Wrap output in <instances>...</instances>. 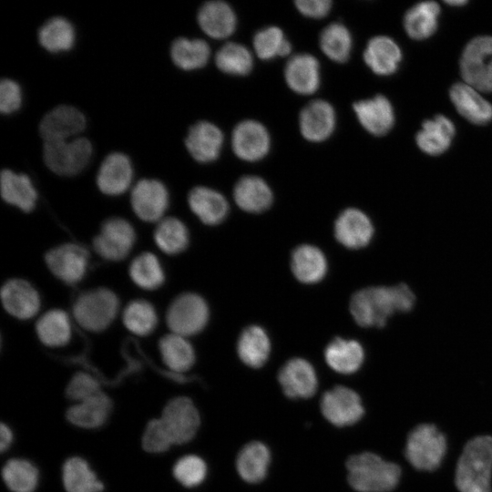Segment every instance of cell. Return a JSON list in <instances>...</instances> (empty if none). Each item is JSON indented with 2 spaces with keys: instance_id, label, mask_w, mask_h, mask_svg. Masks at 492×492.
Returning <instances> with one entry per match:
<instances>
[{
  "instance_id": "obj_25",
  "label": "cell",
  "mask_w": 492,
  "mask_h": 492,
  "mask_svg": "<svg viewBox=\"0 0 492 492\" xmlns=\"http://www.w3.org/2000/svg\"><path fill=\"white\" fill-rule=\"evenodd\" d=\"M450 98L457 112L469 122L484 125L492 119V105L472 86L458 82L450 88Z\"/></svg>"
},
{
  "instance_id": "obj_12",
  "label": "cell",
  "mask_w": 492,
  "mask_h": 492,
  "mask_svg": "<svg viewBox=\"0 0 492 492\" xmlns=\"http://www.w3.org/2000/svg\"><path fill=\"white\" fill-rule=\"evenodd\" d=\"M134 242L135 231L131 224L121 218H110L102 224L93 246L102 258L120 261L128 256Z\"/></svg>"
},
{
  "instance_id": "obj_37",
  "label": "cell",
  "mask_w": 492,
  "mask_h": 492,
  "mask_svg": "<svg viewBox=\"0 0 492 492\" xmlns=\"http://www.w3.org/2000/svg\"><path fill=\"white\" fill-rule=\"evenodd\" d=\"M440 6L435 1L420 2L407 10L404 16V26L407 35L414 39H425L437 28Z\"/></svg>"
},
{
  "instance_id": "obj_28",
  "label": "cell",
  "mask_w": 492,
  "mask_h": 492,
  "mask_svg": "<svg viewBox=\"0 0 492 492\" xmlns=\"http://www.w3.org/2000/svg\"><path fill=\"white\" fill-rule=\"evenodd\" d=\"M188 202L193 213L208 225L219 224L229 211V204L223 195L205 186L191 189Z\"/></svg>"
},
{
  "instance_id": "obj_41",
  "label": "cell",
  "mask_w": 492,
  "mask_h": 492,
  "mask_svg": "<svg viewBox=\"0 0 492 492\" xmlns=\"http://www.w3.org/2000/svg\"><path fill=\"white\" fill-rule=\"evenodd\" d=\"M320 47L323 53L336 63L346 62L352 51L353 39L348 28L341 23H331L320 35Z\"/></svg>"
},
{
  "instance_id": "obj_55",
  "label": "cell",
  "mask_w": 492,
  "mask_h": 492,
  "mask_svg": "<svg viewBox=\"0 0 492 492\" xmlns=\"http://www.w3.org/2000/svg\"><path fill=\"white\" fill-rule=\"evenodd\" d=\"M446 3L449 5H465L466 2L465 0H450V1H446Z\"/></svg>"
},
{
  "instance_id": "obj_4",
  "label": "cell",
  "mask_w": 492,
  "mask_h": 492,
  "mask_svg": "<svg viewBox=\"0 0 492 492\" xmlns=\"http://www.w3.org/2000/svg\"><path fill=\"white\" fill-rule=\"evenodd\" d=\"M447 453L448 440L445 433L435 424L422 423L406 436L404 466L417 472H435L442 466Z\"/></svg>"
},
{
  "instance_id": "obj_45",
  "label": "cell",
  "mask_w": 492,
  "mask_h": 492,
  "mask_svg": "<svg viewBox=\"0 0 492 492\" xmlns=\"http://www.w3.org/2000/svg\"><path fill=\"white\" fill-rule=\"evenodd\" d=\"M252 44L257 56L262 60L286 56L292 52V45L283 31L275 26L258 31L253 36Z\"/></svg>"
},
{
  "instance_id": "obj_11",
  "label": "cell",
  "mask_w": 492,
  "mask_h": 492,
  "mask_svg": "<svg viewBox=\"0 0 492 492\" xmlns=\"http://www.w3.org/2000/svg\"><path fill=\"white\" fill-rule=\"evenodd\" d=\"M321 411L323 416L336 426L352 425L364 415L359 395L345 386H336L325 392L321 399Z\"/></svg>"
},
{
  "instance_id": "obj_18",
  "label": "cell",
  "mask_w": 492,
  "mask_h": 492,
  "mask_svg": "<svg viewBox=\"0 0 492 492\" xmlns=\"http://www.w3.org/2000/svg\"><path fill=\"white\" fill-rule=\"evenodd\" d=\"M133 168L129 158L122 152H111L102 160L96 178L98 190L109 196L124 193L130 186Z\"/></svg>"
},
{
  "instance_id": "obj_32",
  "label": "cell",
  "mask_w": 492,
  "mask_h": 492,
  "mask_svg": "<svg viewBox=\"0 0 492 492\" xmlns=\"http://www.w3.org/2000/svg\"><path fill=\"white\" fill-rule=\"evenodd\" d=\"M169 56L178 68L192 71L202 68L208 64L210 47L203 39L179 36L172 41Z\"/></svg>"
},
{
  "instance_id": "obj_38",
  "label": "cell",
  "mask_w": 492,
  "mask_h": 492,
  "mask_svg": "<svg viewBox=\"0 0 492 492\" xmlns=\"http://www.w3.org/2000/svg\"><path fill=\"white\" fill-rule=\"evenodd\" d=\"M67 492H102L104 486L87 462L77 456L68 458L62 467Z\"/></svg>"
},
{
  "instance_id": "obj_27",
  "label": "cell",
  "mask_w": 492,
  "mask_h": 492,
  "mask_svg": "<svg viewBox=\"0 0 492 492\" xmlns=\"http://www.w3.org/2000/svg\"><path fill=\"white\" fill-rule=\"evenodd\" d=\"M0 191L6 203L23 211L29 212L36 206L37 193L30 178L25 173H16L9 169H2Z\"/></svg>"
},
{
  "instance_id": "obj_40",
  "label": "cell",
  "mask_w": 492,
  "mask_h": 492,
  "mask_svg": "<svg viewBox=\"0 0 492 492\" xmlns=\"http://www.w3.org/2000/svg\"><path fill=\"white\" fill-rule=\"evenodd\" d=\"M159 351L165 364L174 372H186L195 362L191 344L184 336L173 333L160 339Z\"/></svg>"
},
{
  "instance_id": "obj_10",
  "label": "cell",
  "mask_w": 492,
  "mask_h": 492,
  "mask_svg": "<svg viewBox=\"0 0 492 492\" xmlns=\"http://www.w3.org/2000/svg\"><path fill=\"white\" fill-rule=\"evenodd\" d=\"M87 127L85 115L71 105H58L41 118L38 132L44 142L67 140L77 138Z\"/></svg>"
},
{
  "instance_id": "obj_31",
  "label": "cell",
  "mask_w": 492,
  "mask_h": 492,
  "mask_svg": "<svg viewBox=\"0 0 492 492\" xmlns=\"http://www.w3.org/2000/svg\"><path fill=\"white\" fill-rule=\"evenodd\" d=\"M111 410V400L106 394L100 392L69 407L67 418L76 426L93 429L106 423Z\"/></svg>"
},
{
  "instance_id": "obj_21",
  "label": "cell",
  "mask_w": 492,
  "mask_h": 492,
  "mask_svg": "<svg viewBox=\"0 0 492 492\" xmlns=\"http://www.w3.org/2000/svg\"><path fill=\"white\" fill-rule=\"evenodd\" d=\"M334 234L339 242L349 249L365 247L374 235V226L365 213L355 208L344 210L338 216Z\"/></svg>"
},
{
  "instance_id": "obj_7",
  "label": "cell",
  "mask_w": 492,
  "mask_h": 492,
  "mask_svg": "<svg viewBox=\"0 0 492 492\" xmlns=\"http://www.w3.org/2000/svg\"><path fill=\"white\" fill-rule=\"evenodd\" d=\"M459 65L465 83L478 91H492V36L471 39L463 49Z\"/></svg>"
},
{
  "instance_id": "obj_34",
  "label": "cell",
  "mask_w": 492,
  "mask_h": 492,
  "mask_svg": "<svg viewBox=\"0 0 492 492\" xmlns=\"http://www.w3.org/2000/svg\"><path fill=\"white\" fill-rule=\"evenodd\" d=\"M270 461L268 447L261 442H251L239 452L236 460L238 474L248 483H259L267 475Z\"/></svg>"
},
{
  "instance_id": "obj_42",
  "label": "cell",
  "mask_w": 492,
  "mask_h": 492,
  "mask_svg": "<svg viewBox=\"0 0 492 492\" xmlns=\"http://www.w3.org/2000/svg\"><path fill=\"white\" fill-rule=\"evenodd\" d=\"M214 62L219 70L231 76H246L252 70L253 56L242 44L229 42L215 54Z\"/></svg>"
},
{
  "instance_id": "obj_26",
  "label": "cell",
  "mask_w": 492,
  "mask_h": 492,
  "mask_svg": "<svg viewBox=\"0 0 492 492\" xmlns=\"http://www.w3.org/2000/svg\"><path fill=\"white\" fill-rule=\"evenodd\" d=\"M402 59L398 45L389 36L372 37L364 51V60L367 67L379 76L395 73Z\"/></svg>"
},
{
  "instance_id": "obj_33",
  "label": "cell",
  "mask_w": 492,
  "mask_h": 492,
  "mask_svg": "<svg viewBox=\"0 0 492 492\" xmlns=\"http://www.w3.org/2000/svg\"><path fill=\"white\" fill-rule=\"evenodd\" d=\"M324 357L333 370L349 374L362 366L364 352L357 341L335 338L327 345Z\"/></svg>"
},
{
  "instance_id": "obj_30",
  "label": "cell",
  "mask_w": 492,
  "mask_h": 492,
  "mask_svg": "<svg viewBox=\"0 0 492 492\" xmlns=\"http://www.w3.org/2000/svg\"><path fill=\"white\" fill-rule=\"evenodd\" d=\"M455 132V125L447 117L436 115L423 122L415 137L416 144L426 154L439 155L449 148Z\"/></svg>"
},
{
  "instance_id": "obj_5",
  "label": "cell",
  "mask_w": 492,
  "mask_h": 492,
  "mask_svg": "<svg viewBox=\"0 0 492 492\" xmlns=\"http://www.w3.org/2000/svg\"><path fill=\"white\" fill-rule=\"evenodd\" d=\"M92 154V143L85 137L43 144L45 165L59 176L71 177L80 173L87 166Z\"/></svg>"
},
{
  "instance_id": "obj_19",
  "label": "cell",
  "mask_w": 492,
  "mask_h": 492,
  "mask_svg": "<svg viewBox=\"0 0 492 492\" xmlns=\"http://www.w3.org/2000/svg\"><path fill=\"white\" fill-rule=\"evenodd\" d=\"M284 79L296 94L305 96L315 93L321 83L319 61L308 53L292 56L285 65Z\"/></svg>"
},
{
  "instance_id": "obj_49",
  "label": "cell",
  "mask_w": 492,
  "mask_h": 492,
  "mask_svg": "<svg viewBox=\"0 0 492 492\" xmlns=\"http://www.w3.org/2000/svg\"><path fill=\"white\" fill-rule=\"evenodd\" d=\"M177 481L187 487H194L202 483L207 475V466L202 458L188 455L179 458L173 466Z\"/></svg>"
},
{
  "instance_id": "obj_46",
  "label": "cell",
  "mask_w": 492,
  "mask_h": 492,
  "mask_svg": "<svg viewBox=\"0 0 492 492\" xmlns=\"http://www.w3.org/2000/svg\"><path fill=\"white\" fill-rule=\"evenodd\" d=\"M155 241L159 248L168 254H178L184 251L189 243L186 226L176 218L162 220L155 230Z\"/></svg>"
},
{
  "instance_id": "obj_17",
  "label": "cell",
  "mask_w": 492,
  "mask_h": 492,
  "mask_svg": "<svg viewBox=\"0 0 492 492\" xmlns=\"http://www.w3.org/2000/svg\"><path fill=\"white\" fill-rule=\"evenodd\" d=\"M335 125V110L330 102L323 99L309 102L299 114L300 132L310 142L319 143L329 138Z\"/></svg>"
},
{
  "instance_id": "obj_9",
  "label": "cell",
  "mask_w": 492,
  "mask_h": 492,
  "mask_svg": "<svg viewBox=\"0 0 492 492\" xmlns=\"http://www.w3.org/2000/svg\"><path fill=\"white\" fill-rule=\"evenodd\" d=\"M160 420L173 445H182L190 441L200 424L196 406L186 396L169 400L163 408Z\"/></svg>"
},
{
  "instance_id": "obj_35",
  "label": "cell",
  "mask_w": 492,
  "mask_h": 492,
  "mask_svg": "<svg viewBox=\"0 0 492 492\" xmlns=\"http://www.w3.org/2000/svg\"><path fill=\"white\" fill-rule=\"evenodd\" d=\"M37 40L47 52H66L75 45L76 31L72 23L67 18L53 16L39 27Z\"/></svg>"
},
{
  "instance_id": "obj_47",
  "label": "cell",
  "mask_w": 492,
  "mask_h": 492,
  "mask_svg": "<svg viewBox=\"0 0 492 492\" xmlns=\"http://www.w3.org/2000/svg\"><path fill=\"white\" fill-rule=\"evenodd\" d=\"M129 273L132 281L146 290H155L164 281V272L159 260L149 252H144L133 260Z\"/></svg>"
},
{
  "instance_id": "obj_52",
  "label": "cell",
  "mask_w": 492,
  "mask_h": 492,
  "mask_svg": "<svg viewBox=\"0 0 492 492\" xmlns=\"http://www.w3.org/2000/svg\"><path fill=\"white\" fill-rule=\"evenodd\" d=\"M22 105L20 86L10 78L0 81V112L8 115L15 112Z\"/></svg>"
},
{
  "instance_id": "obj_16",
  "label": "cell",
  "mask_w": 492,
  "mask_h": 492,
  "mask_svg": "<svg viewBox=\"0 0 492 492\" xmlns=\"http://www.w3.org/2000/svg\"><path fill=\"white\" fill-rule=\"evenodd\" d=\"M223 142L221 129L207 120H200L190 126L184 139L185 148L192 159L204 164L219 158Z\"/></svg>"
},
{
  "instance_id": "obj_3",
  "label": "cell",
  "mask_w": 492,
  "mask_h": 492,
  "mask_svg": "<svg viewBox=\"0 0 492 492\" xmlns=\"http://www.w3.org/2000/svg\"><path fill=\"white\" fill-rule=\"evenodd\" d=\"M346 469L348 482L357 492H393L403 476L400 464L370 451L351 456Z\"/></svg>"
},
{
  "instance_id": "obj_14",
  "label": "cell",
  "mask_w": 492,
  "mask_h": 492,
  "mask_svg": "<svg viewBox=\"0 0 492 492\" xmlns=\"http://www.w3.org/2000/svg\"><path fill=\"white\" fill-rule=\"evenodd\" d=\"M51 272L64 282L73 284L85 275L88 252L76 243H65L50 250L45 257Z\"/></svg>"
},
{
  "instance_id": "obj_6",
  "label": "cell",
  "mask_w": 492,
  "mask_h": 492,
  "mask_svg": "<svg viewBox=\"0 0 492 492\" xmlns=\"http://www.w3.org/2000/svg\"><path fill=\"white\" fill-rule=\"evenodd\" d=\"M118 305V299L113 292L97 288L77 297L73 306V314L84 329L100 332L114 320Z\"/></svg>"
},
{
  "instance_id": "obj_50",
  "label": "cell",
  "mask_w": 492,
  "mask_h": 492,
  "mask_svg": "<svg viewBox=\"0 0 492 492\" xmlns=\"http://www.w3.org/2000/svg\"><path fill=\"white\" fill-rule=\"evenodd\" d=\"M141 443L145 451L153 454L163 453L173 445L160 418L152 419L148 423Z\"/></svg>"
},
{
  "instance_id": "obj_51",
  "label": "cell",
  "mask_w": 492,
  "mask_h": 492,
  "mask_svg": "<svg viewBox=\"0 0 492 492\" xmlns=\"http://www.w3.org/2000/svg\"><path fill=\"white\" fill-rule=\"evenodd\" d=\"M98 382L90 374L79 372L68 383L66 395L75 402H82L100 393Z\"/></svg>"
},
{
  "instance_id": "obj_22",
  "label": "cell",
  "mask_w": 492,
  "mask_h": 492,
  "mask_svg": "<svg viewBox=\"0 0 492 492\" xmlns=\"http://www.w3.org/2000/svg\"><path fill=\"white\" fill-rule=\"evenodd\" d=\"M197 22L200 28L208 36L214 39H225L234 33L237 17L228 3L211 0L200 7Z\"/></svg>"
},
{
  "instance_id": "obj_44",
  "label": "cell",
  "mask_w": 492,
  "mask_h": 492,
  "mask_svg": "<svg viewBox=\"0 0 492 492\" xmlns=\"http://www.w3.org/2000/svg\"><path fill=\"white\" fill-rule=\"evenodd\" d=\"M38 470L28 460L13 458L2 469V477L13 492H33L38 483Z\"/></svg>"
},
{
  "instance_id": "obj_24",
  "label": "cell",
  "mask_w": 492,
  "mask_h": 492,
  "mask_svg": "<svg viewBox=\"0 0 492 492\" xmlns=\"http://www.w3.org/2000/svg\"><path fill=\"white\" fill-rule=\"evenodd\" d=\"M1 300L5 311L18 319L33 317L40 307L36 290L21 279L9 280L3 285Z\"/></svg>"
},
{
  "instance_id": "obj_20",
  "label": "cell",
  "mask_w": 492,
  "mask_h": 492,
  "mask_svg": "<svg viewBox=\"0 0 492 492\" xmlns=\"http://www.w3.org/2000/svg\"><path fill=\"white\" fill-rule=\"evenodd\" d=\"M279 383L290 398H308L317 389V376L312 364L302 358L288 361L280 370Z\"/></svg>"
},
{
  "instance_id": "obj_43",
  "label": "cell",
  "mask_w": 492,
  "mask_h": 492,
  "mask_svg": "<svg viewBox=\"0 0 492 492\" xmlns=\"http://www.w3.org/2000/svg\"><path fill=\"white\" fill-rule=\"evenodd\" d=\"M40 341L47 346L66 344L71 336L70 320L61 310H51L42 315L36 325Z\"/></svg>"
},
{
  "instance_id": "obj_23",
  "label": "cell",
  "mask_w": 492,
  "mask_h": 492,
  "mask_svg": "<svg viewBox=\"0 0 492 492\" xmlns=\"http://www.w3.org/2000/svg\"><path fill=\"white\" fill-rule=\"evenodd\" d=\"M353 108L360 124L372 135L386 134L395 123L394 108L383 95L356 101Z\"/></svg>"
},
{
  "instance_id": "obj_1",
  "label": "cell",
  "mask_w": 492,
  "mask_h": 492,
  "mask_svg": "<svg viewBox=\"0 0 492 492\" xmlns=\"http://www.w3.org/2000/svg\"><path fill=\"white\" fill-rule=\"evenodd\" d=\"M415 294L405 282L391 286H370L357 291L351 298L350 311L360 326L384 327L395 313L410 312Z\"/></svg>"
},
{
  "instance_id": "obj_54",
  "label": "cell",
  "mask_w": 492,
  "mask_h": 492,
  "mask_svg": "<svg viewBox=\"0 0 492 492\" xmlns=\"http://www.w3.org/2000/svg\"><path fill=\"white\" fill-rule=\"evenodd\" d=\"M0 436V449L2 452H4L13 442V433L11 429L4 423L1 424Z\"/></svg>"
},
{
  "instance_id": "obj_29",
  "label": "cell",
  "mask_w": 492,
  "mask_h": 492,
  "mask_svg": "<svg viewBox=\"0 0 492 492\" xmlns=\"http://www.w3.org/2000/svg\"><path fill=\"white\" fill-rule=\"evenodd\" d=\"M233 197L237 205L247 212L266 210L272 203V191L267 182L258 176L241 177L234 186Z\"/></svg>"
},
{
  "instance_id": "obj_15",
  "label": "cell",
  "mask_w": 492,
  "mask_h": 492,
  "mask_svg": "<svg viewBox=\"0 0 492 492\" xmlns=\"http://www.w3.org/2000/svg\"><path fill=\"white\" fill-rule=\"evenodd\" d=\"M130 202L136 215L144 221H157L169 205V193L159 179H142L131 190Z\"/></svg>"
},
{
  "instance_id": "obj_2",
  "label": "cell",
  "mask_w": 492,
  "mask_h": 492,
  "mask_svg": "<svg viewBox=\"0 0 492 492\" xmlns=\"http://www.w3.org/2000/svg\"><path fill=\"white\" fill-rule=\"evenodd\" d=\"M458 492H492V436H477L462 447L454 467Z\"/></svg>"
},
{
  "instance_id": "obj_8",
  "label": "cell",
  "mask_w": 492,
  "mask_h": 492,
  "mask_svg": "<svg viewBox=\"0 0 492 492\" xmlns=\"http://www.w3.org/2000/svg\"><path fill=\"white\" fill-rule=\"evenodd\" d=\"M209 318L205 301L195 293H183L169 305L166 321L173 333L189 336L201 331Z\"/></svg>"
},
{
  "instance_id": "obj_36",
  "label": "cell",
  "mask_w": 492,
  "mask_h": 492,
  "mask_svg": "<svg viewBox=\"0 0 492 492\" xmlns=\"http://www.w3.org/2000/svg\"><path fill=\"white\" fill-rule=\"evenodd\" d=\"M291 265L294 276L304 283L321 281L327 270L323 252L318 248L307 244L301 245L293 251Z\"/></svg>"
},
{
  "instance_id": "obj_48",
  "label": "cell",
  "mask_w": 492,
  "mask_h": 492,
  "mask_svg": "<svg viewBox=\"0 0 492 492\" xmlns=\"http://www.w3.org/2000/svg\"><path fill=\"white\" fill-rule=\"evenodd\" d=\"M157 321L154 307L144 300L131 302L123 314L125 326L131 333L141 336L149 334L155 329Z\"/></svg>"
},
{
  "instance_id": "obj_39",
  "label": "cell",
  "mask_w": 492,
  "mask_h": 492,
  "mask_svg": "<svg viewBox=\"0 0 492 492\" xmlns=\"http://www.w3.org/2000/svg\"><path fill=\"white\" fill-rule=\"evenodd\" d=\"M270 341L265 331L259 326L247 327L241 334L237 351L241 360L248 366L258 368L267 361Z\"/></svg>"
},
{
  "instance_id": "obj_53",
  "label": "cell",
  "mask_w": 492,
  "mask_h": 492,
  "mask_svg": "<svg viewBox=\"0 0 492 492\" xmlns=\"http://www.w3.org/2000/svg\"><path fill=\"white\" fill-rule=\"evenodd\" d=\"M294 5L302 15L320 19L330 13L333 2L331 0H297Z\"/></svg>"
},
{
  "instance_id": "obj_13",
  "label": "cell",
  "mask_w": 492,
  "mask_h": 492,
  "mask_svg": "<svg viewBox=\"0 0 492 492\" xmlns=\"http://www.w3.org/2000/svg\"><path fill=\"white\" fill-rule=\"evenodd\" d=\"M231 149L240 159L254 162L263 159L271 148V137L261 122L245 119L239 122L231 133Z\"/></svg>"
}]
</instances>
